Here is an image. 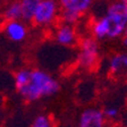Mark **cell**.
I'll list each match as a JSON object with an SVG mask.
<instances>
[{"label": "cell", "mask_w": 127, "mask_h": 127, "mask_svg": "<svg viewBox=\"0 0 127 127\" xmlns=\"http://www.w3.org/2000/svg\"><path fill=\"white\" fill-rule=\"evenodd\" d=\"M61 10H71L84 15L91 7L94 0H58Z\"/></svg>", "instance_id": "cell-8"}, {"label": "cell", "mask_w": 127, "mask_h": 127, "mask_svg": "<svg viewBox=\"0 0 127 127\" xmlns=\"http://www.w3.org/2000/svg\"><path fill=\"white\" fill-rule=\"evenodd\" d=\"M99 44L93 36L83 37L79 42V52L77 56L78 65L82 68L92 70L99 64Z\"/></svg>", "instance_id": "cell-3"}, {"label": "cell", "mask_w": 127, "mask_h": 127, "mask_svg": "<svg viewBox=\"0 0 127 127\" xmlns=\"http://www.w3.org/2000/svg\"><path fill=\"white\" fill-rule=\"evenodd\" d=\"M59 13L60 6L58 0H41L31 22L36 26H49L57 21Z\"/></svg>", "instance_id": "cell-4"}, {"label": "cell", "mask_w": 127, "mask_h": 127, "mask_svg": "<svg viewBox=\"0 0 127 127\" xmlns=\"http://www.w3.org/2000/svg\"><path fill=\"white\" fill-rule=\"evenodd\" d=\"M127 70V53H117L109 61V71L112 75Z\"/></svg>", "instance_id": "cell-10"}, {"label": "cell", "mask_w": 127, "mask_h": 127, "mask_svg": "<svg viewBox=\"0 0 127 127\" xmlns=\"http://www.w3.org/2000/svg\"><path fill=\"white\" fill-rule=\"evenodd\" d=\"M60 85L50 74L41 69H31L30 77L23 87L17 92L27 102H33L39 99L51 96L58 93Z\"/></svg>", "instance_id": "cell-1"}, {"label": "cell", "mask_w": 127, "mask_h": 127, "mask_svg": "<svg viewBox=\"0 0 127 127\" xmlns=\"http://www.w3.org/2000/svg\"><path fill=\"white\" fill-rule=\"evenodd\" d=\"M59 17H60V21L63 23L74 25V24H76L79 19L82 18V15L78 13H75V11H71V10H61L60 9Z\"/></svg>", "instance_id": "cell-13"}, {"label": "cell", "mask_w": 127, "mask_h": 127, "mask_svg": "<svg viewBox=\"0 0 127 127\" xmlns=\"http://www.w3.org/2000/svg\"><path fill=\"white\" fill-rule=\"evenodd\" d=\"M3 19L5 22L8 21H17V19H22V10H21V5L19 1H11L3 10Z\"/></svg>", "instance_id": "cell-12"}, {"label": "cell", "mask_w": 127, "mask_h": 127, "mask_svg": "<svg viewBox=\"0 0 127 127\" xmlns=\"http://www.w3.org/2000/svg\"><path fill=\"white\" fill-rule=\"evenodd\" d=\"M22 10V19L23 21H32V17L34 15L41 0H18Z\"/></svg>", "instance_id": "cell-11"}, {"label": "cell", "mask_w": 127, "mask_h": 127, "mask_svg": "<svg viewBox=\"0 0 127 127\" xmlns=\"http://www.w3.org/2000/svg\"><path fill=\"white\" fill-rule=\"evenodd\" d=\"M106 17L110 24L109 39H117L124 35L127 26V6L118 0L107 8Z\"/></svg>", "instance_id": "cell-2"}, {"label": "cell", "mask_w": 127, "mask_h": 127, "mask_svg": "<svg viewBox=\"0 0 127 127\" xmlns=\"http://www.w3.org/2000/svg\"><path fill=\"white\" fill-rule=\"evenodd\" d=\"M31 127H53V122L47 115H39L33 120Z\"/></svg>", "instance_id": "cell-14"}, {"label": "cell", "mask_w": 127, "mask_h": 127, "mask_svg": "<svg viewBox=\"0 0 127 127\" xmlns=\"http://www.w3.org/2000/svg\"><path fill=\"white\" fill-rule=\"evenodd\" d=\"M106 117L103 111L96 108H87L83 111L78 120V127H104Z\"/></svg>", "instance_id": "cell-5"}, {"label": "cell", "mask_w": 127, "mask_h": 127, "mask_svg": "<svg viewBox=\"0 0 127 127\" xmlns=\"http://www.w3.org/2000/svg\"><path fill=\"white\" fill-rule=\"evenodd\" d=\"M123 43L127 47V33H125V34L123 35Z\"/></svg>", "instance_id": "cell-16"}, {"label": "cell", "mask_w": 127, "mask_h": 127, "mask_svg": "<svg viewBox=\"0 0 127 127\" xmlns=\"http://www.w3.org/2000/svg\"><path fill=\"white\" fill-rule=\"evenodd\" d=\"M3 32L7 35V37L13 42H21L25 40L27 35V29L25 24L21 22L19 19L17 21H8L3 25Z\"/></svg>", "instance_id": "cell-7"}, {"label": "cell", "mask_w": 127, "mask_h": 127, "mask_svg": "<svg viewBox=\"0 0 127 127\" xmlns=\"http://www.w3.org/2000/svg\"><path fill=\"white\" fill-rule=\"evenodd\" d=\"M109 31H110V24H109V21L106 17V15L94 19V22L91 25L92 36L96 40H103L108 37Z\"/></svg>", "instance_id": "cell-9"}, {"label": "cell", "mask_w": 127, "mask_h": 127, "mask_svg": "<svg viewBox=\"0 0 127 127\" xmlns=\"http://www.w3.org/2000/svg\"><path fill=\"white\" fill-rule=\"evenodd\" d=\"M103 115L106 118H110L114 119L118 116V109L116 107H107L104 110H103Z\"/></svg>", "instance_id": "cell-15"}, {"label": "cell", "mask_w": 127, "mask_h": 127, "mask_svg": "<svg viewBox=\"0 0 127 127\" xmlns=\"http://www.w3.org/2000/svg\"><path fill=\"white\" fill-rule=\"evenodd\" d=\"M120 1H122V2L124 3V5H126V6H127V0H120Z\"/></svg>", "instance_id": "cell-17"}, {"label": "cell", "mask_w": 127, "mask_h": 127, "mask_svg": "<svg viewBox=\"0 0 127 127\" xmlns=\"http://www.w3.org/2000/svg\"><path fill=\"white\" fill-rule=\"evenodd\" d=\"M125 33H127V26H126V30H125ZM125 33H124V34H125Z\"/></svg>", "instance_id": "cell-18"}, {"label": "cell", "mask_w": 127, "mask_h": 127, "mask_svg": "<svg viewBox=\"0 0 127 127\" xmlns=\"http://www.w3.org/2000/svg\"><path fill=\"white\" fill-rule=\"evenodd\" d=\"M56 42L64 47H73L77 43V35L74 26L70 24L63 23L55 32Z\"/></svg>", "instance_id": "cell-6"}]
</instances>
